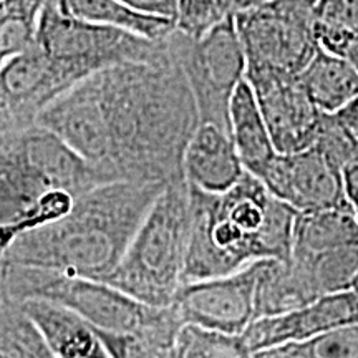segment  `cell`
Segmentation results:
<instances>
[{"label":"cell","mask_w":358,"mask_h":358,"mask_svg":"<svg viewBox=\"0 0 358 358\" xmlns=\"http://www.w3.org/2000/svg\"><path fill=\"white\" fill-rule=\"evenodd\" d=\"M105 181H185L182 158L199 127L187 80L171 57L124 64L73 85L38 115Z\"/></svg>","instance_id":"cell-1"},{"label":"cell","mask_w":358,"mask_h":358,"mask_svg":"<svg viewBox=\"0 0 358 358\" xmlns=\"http://www.w3.org/2000/svg\"><path fill=\"white\" fill-rule=\"evenodd\" d=\"M164 187L134 181L92 187L62 219L13 239L2 254L3 261L105 282Z\"/></svg>","instance_id":"cell-2"},{"label":"cell","mask_w":358,"mask_h":358,"mask_svg":"<svg viewBox=\"0 0 358 358\" xmlns=\"http://www.w3.org/2000/svg\"><path fill=\"white\" fill-rule=\"evenodd\" d=\"M189 199L185 282L232 274L264 259H290L299 211L252 173L245 171L231 189L217 194L189 186Z\"/></svg>","instance_id":"cell-3"},{"label":"cell","mask_w":358,"mask_h":358,"mask_svg":"<svg viewBox=\"0 0 358 358\" xmlns=\"http://www.w3.org/2000/svg\"><path fill=\"white\" fill-rule=\"evenodd\" d=\"M189 232L191 199L185 179L164 187L105 282L146 306L169 307L185 284Z\"/></svg>","instance_id":"cell-4"},{"label":"cell","mask_w":358,"mask_h":358,"mask_svg":"<svg viewBox=\"0 0 358 358\" xmlns=\"http://www.w3.org/2000/svg\"><path fill=\"white\" fill-rule=\"evenodd\" d=\"M105 178L53 133L32 127L0 133V227L10 226L50 191L82 196Z\"/></svg>","instance_id":"cell-5"},{"label":"cell","mask_w":358,"mask_h":358,"mask_svg":"<svg viewBox=\"0 0 358 358\" xmlns=\"http://www.w3.org/2000/svg\"><path fill=\"white\" fill-rule=\"evenodd\" d=\"M166 45L169 57L189 85L199 122L213 123L231 134V100L248 73V57L234 15L199 38H189L174 30Z\"/></svg>","instance_id":"cell-6"},{"label":"cell","mask_w":358,"mask_h":358,"mask_svg":"<svg viewBox=\"0 0 358 358\" xmlns=\"http://www.w3.org/2000/svg\"><path fill=\"white\" fill-rule=\"evenodd\" d=\"M6 295L17 302L45 301L62 306L105 332H129L150 322L158 310L134 301L108 282L8 264Z\"/></svg>","instance_id":"cell-7"},{"label":"cell","mask_w":358,"mask_h":358,"mask_svg":"<svg viewBox=\"0 0 358 358\" xmlns=\"http://www.w3.org/2000/svg\"><path fill=\"white\" fill-rule=\"evenodd\" d=\"M37 43L52 57L78 70L85 78L124 64H153L168 58L166 42L69 15L58 0H45Z\"/></svg>","instance_id":"cell-8"},{"label":"cell","mask_w":358,"mask_h":358,"mask_svg":"<svg viewBox=\"0 0 358 358\" xmlns=\"http://www.w3.org/2000/svg\"><path fill=\"white\" fill-rule=\"evenodd\" d=\"M315 0H266L234 13L248 70L299 75L319 42L313 30Z\"/></svg>","instance_id":"cell-9"},{"label":"cell","mask_w":358,"mask_h":358,"mask_svg":"<svg viewBox=\"0 0 358 358\" xmlns=\"http://www.w3.org/2000/svg\"><path fill=\"white\" fill-rule=\"evenodd\" d=\"M259 267L261 261L227 275L185 282L171 307L185 325L243 335L257 319Z\"/></svg>","instance_id":"cell-10"},{"label":"cell","mask_w":358,"mask_h":358,"mask_svg":"<svg viewBox=\"0 0 358 358\" xmlns=\"http://www.w3.org/2000/svg\"><path fill=\"white\" fill-rule=\"evenodd\" d=\"M259 179L275 198L299 213L350 206L343 173L315 146L295 153H277Z\"/></svg>","instance_id":"cell-11"},{"label":"cell","mask_w":358,"mask_h":358,"mask_svg":"<svg viewBox=\"0 0 358 358\" xmlns=\"http://www.w3.org/2000/svg\"><path fill=\"white\" fill-rule=\"evenodd\" d=\"M268 131L279 153L312 148L319 133L322 111L310 100L297 75L248 70Z\"/></svg>","instance_id":"cell-12"},{"label":"cell","mask_w":358,"mask_h":358,"mask_svg":"<svg viewBox=\"0 0 358 358\" xmlns=\"http://www.w3.org/2000/svg\"><path fill=\"white\" fill-rule=\"evenodd\" d=\"M352 324H358V290L324 295L297 310L262 317L254 320L241 338L254 355L266 348L301 342Z\"/></svg>","instance_id":"cell-13"},{"label":"cell","mask_w":358,"mask_h":358,"mask_svg":"<svg viewBox=\"0 0 358 358\" xmlns=\"http://www.w3.org/2000/svg\"><path fill=\"white\" fill-rule=\"evenodd\" d=\"M244 173L245 168L231 134L213 123H199L182 158V174L187 185L217 194L231 189Z\"/></svg>","instance_id":"cell-14"},{"label":"cell","mask_w":358,"mask_h":358,"mask_svg":"<svg viewBox=\"0 0 358 358\" xmlns=\"http://www.w3.org/2000/svg\"><path fill=\"white\" fill-rule=\"evenodd\" d=\"M20 306L58 358H111L95 327L75 312L45 301H25Z\"/></svg>","instance_id":"cell-15"},{"label":"cell","mask_w":358,"mask_h":358,"mask_svg":"<svg viewBox=\"0 0 358 358\" xmlns=\"http://www.w3.org/2000/svg\"><path fill=\"white\" fill-rule=\"evenodd\" d=\"M229 127L232 143L245 171L259 178L279 151L248 78L241 82L231 100Z\"/></svg>","instance_id":"cell-16"},{"label":"cell","mask_w":358,"mask_h":358,"mask_svg":"<svg viewBox=\"0 0 358 358\" xmlns=\"http://www.w3.org/2000/svg\"><path fill=\"white\" fill-rule=\"evenodd\" d=\"M297 77L322 113H337L358 96V70L345 57L322 48Z\"/></svg>","instance_id":"cell-17"},{"label":"cell","mask_w":358,"mask_h":358,"mask_svg":"<svg viewBox=\"0 0 358 358\" xmlns=\"http://www.w3.org/2000/svg\"><path fill=\"white\" fill-rule=\"evenodd\" d=\"M289 262L317 299L358 290V244L317 254H292Z\"/></svg>","instance_id":"cell-18"},{"label":"cell","mask_w":358,"mask_h":358,"mask_svg":"<svg viewBox=\"0 0 358 358\" xmlns=\"http://www.w3.org/2000/svg\"><path fill=\"white\" fill-rule=\"evenodd\" d=\"M182 325L169 306L158 307L150 322L129 332L95 330L111 358H173L174 342Z\"/></svg>","instance_id":"cell-19"},{"label":"cell","mask_w":358,"mask_h":358,"mask_svg":"<svg viewBox=\"0 0 358 358\" xmlns=\"http://www.w3.org/2000/svg\"><path fill=\"white\" fill-rule=\"evenodd\" d=\"M58 6L69 15L127 30L153 42H166L176 30L174 20L138 12L122 0H58Z\"/></svg>","instance_id":"cell-20"},{"label":"cell","mask_w":358,"mask_h":358,"mask_svg":"<svg viewBox=\"0 0 358 358\" xmlns=\"http://www.w3.org/2000/svg\"><path fill=\"white\" fill-rule=\"evenodd\" d=\"M347 244H358V221L352 206L299 213L295 217L292 254H317Z\"/></svg>","instance_id":"cell-21"},{"label":"cell","mask_w":358,"mask_h":358,"mask_svg":"<svg viewBox=\"0 0 358 358\" xmlns=\"http://www.w3.org/2000/svg\"><path fill=\"white\" fill-rule=\"evenodd\" d=\"M0 352L8 358H58L20 302L0 295Z\"/></svg>","instance_id":"cell-22"},{"label":"cell","mask_w":358,"mask_h":358,"mask_svg":"<svg viewBox=\"0 0 358 358\" xmlns=\"http://www.w3.org/2000/svg\"><path fill=\"white\" fill-rule=\"evenodd\" d=\"M313 30L322 50L345 55L358 38V0H315Z\"/></svg>","instance_id":"cell-23"},{"label":"cell","mask_w":358,"mask_h":358,"mask_svg":"<svg viewBox=\"0 0 358 358\" xmlns=\"http://www.w3.org/2000/svg\"><path fill=\"white\" fill-rule=\"evenodd\" d=\"M254 358H358V324L254 353Z\"/></svg>","instance_id":"cell-24"},{"label":"cell","mask_w":358,"mask_h":358,"mask_svg":"<svg viewBox=\"0 0 358 358\" xmlns=\"http://www.w3.org/2000/svg\"><path fill=\"white\" fill-rule=\"evenodd\" d=\"M45 0H7L0 8V66L37 42Z\"/></svg>","instance_id":"cell-25"},{"label":"cell","mask_w":358,"mask_h":358,"mask_svg":"<svg viewBox=\"0 0 358 358\" xmlns=\"http://www.w3.org/2000/svg\"><path fill=\"white\" fill-rule=\"evenodd\" d=\"M241 335H227L198 325H182L173 348V358H250Z\"/></svg>","instance_id":"cell-26"},{"label":"cell","mask_w":358,"mask_h":358,"mask_svg":"<svg viewBox=\"0 0 358 358\" xmlns=\"http://www.w3.org/2000/svg\"><path fill=\"white\" fill-rule=\"evenodd\" d=\"M234 15L232 0H176V30L199 38L227 17Z\"/></svg>","instance_id":"cell-27"},{"label":"cell","mask_w":358,"mask_h":358,"mask_svg":"<svg viewBox=\"0 0 358 358\" xmlns=\"http://www.w3.org/2000/svg\"><path fill=\"white\" fill-rule=\"evenodd\" d=\"M313 146L342 173L358 166V141L340 123L335 113H322Z\"/></svg>","instance_id":"cell-28"},{"label":"cell","mask_w":358,"mask_h":358,"mask_svg":"<svg viewBox=\"0 0 358 358\" xmlns=\"http://www.w3.org/2000/svg\"><path fill=\"white\" fill-rule=\"evenodd\" d=\"M122 2L138 12L158 15L163 19H176V0H122Z\"/></svg>","instance_id":"cell-29"},{"label":"cell","mask_w":358,"mask_h":358,"mask_svg":"<svg viewBox=\"0 0 358 358\" xmlns=\"http://www.w3.org/2000/svg\"><path fill=\"white\" fill-rule=\"evenodd\" d=\"M335 116L358 141V96L353 98L350 103H347L342 110H338Z\"/></svg>","instance_id":"cell-30"},{"label":"cell","mask_w":358,"mask_h":358,"mask_svg":"<svg viewBox=\"0 0 358 358\" xmlns=\"http://www.w3.org/2000/svg\"><path fill=\"white\" fill-rule=\"evenodd\" d=\"M343 57H345L347 60L350 62V64L358 70V38L353 40V42L350 43V47L347 48L345 55H343Z\"/></svg>","instance_id":"cell-31"},{"label":"cell","mask_w":358,"mask_h":358,"mask_svg":"<svg viewBox=\"0 0 358 358\" xmlns=\"http://www.w3.org/2000/svg\"><path fill=\"white\" fill-rule=\"evenodd\" d=\"M6 274H7V264L3 261L2 254H0V295L6 294Z\"/></svg>","instance_id":"cell-32"},{"label":"cell","mask_w":358,"mask_h":358,"mask_svg":"<svg viewBox=\"0 0 358 358\" xmlns=\"http://www.w3.org/2000/svg\"><path fill=\"white\" fill-rule=\"evenodd\" d=\"M6 3H7V0H0V8L6 6Z\"/></svg>","instance_id":"cell-33"},{"label":"cell","mask_w":358,"mask_h":358,"mask_svg":"<svg viewBox=\"0 0 358 358\" xmlns=\"http://www.w3.org/2000/svg\"><path fill=\"white\" fill-rule=\"evenodd\" d=\"M0 358H8V357L3 352H0Z\"/></svg>","instance_id":"cell-34"},{"label":"cell","mask_w":358,"mask_h":358,"mask_svg":"<svg viewBox=\"0 0 358 358\" xmlns=\"http://www.w3.org/2000/svg\"><path fill=\"white\" fill-rule=\"evenodd\" d=\"M355 216H357V221H358V213H355Z\"/></svg>","instance_id":"cell-35"},{"label":"cell","mask_w":358,"mask_h":358,"mask_svg":"<svg viewBox=\"0 0 358 358\" xmlns=\"http://www.w3.org/2000/svg\"><path fill=\"white\" fill-rule=\"evenodd\" d=\"M250 358H254V357H250Z\"/></svg>","instance_id":"cell-36"}]
</instances>
